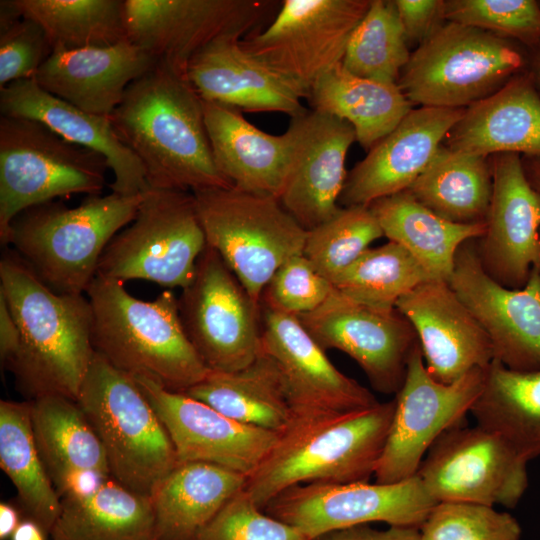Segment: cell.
I'll return each instance as SVG.
<instances>
[{"instance_id": "1", "label": "cell", "mask_w": 540, "mask_h": 540, "mask_svg": "<svg viewBox=\"0 0 540 540\" xmlns=\"http://www.w3.org/2000/svg\"><path fill=\"white\" fill-rule=\"evenodd\" d=\"M109 118L140 161L149 188L232 187L216 166L203 99L188 78L157 64L130 84Z\"/></svg>"}, {"instance_id": "2", "label": "cell", "mask_w": 540, "mask_h": 540, "mask_svg": "<svg viewBox=\"0 0 540 540\" xmlns=\"http://www.w3.org/2000/svg\"><path fill=\"white\" fill-rule=\"evenodd\" d=\"M0 294L20 332L5 366L29 400L63 396L77 401L94 358L92 309L86 295L60 294L8 247L0 259Z\"/></svg>"}, {"instance_id": "3", "label": "cell", "mask_w": 540, "mask_h": 540, "mask_svg": "<svg viewBox=\"0 0 540 540\" xmlns=\"http://www.w3.org/2000/svg\"><path fill=\"white\" fill-rule=\"evenodd\" d=\"M85 295L94 351L116 369L174 392H185L210 372L186 335L171 289L146 301L123 282L96 276Z\"/></svg>"}, {"instance_id": "4", "label": "cell", "mask_w": 540, "mask_h": 540, "mask_svg": "<svg viewBox=\"0 0 540 540\" xmlns=\"http://www.w3.org/2000/svg\"><path fill=\"white\" fill-rule=\"evenodd\" d=\"M395 399L359 411L296 419L247 478L244 490L264 510L284 490L309 483H353L374 475Z\"/></svg>"}, {"instance_id": "5", "label": "cell", "mask_w": 540, "mask_h": 540, "mask_svg": "<svg viewBox=\"0 0 540 540\" xmlns=\"http://www.w3.org/2000/svg\"><path fill=\"white\" fill-rule=\"evenodd\" d=\"M142 193L90 195L76 207L51 201L12 221L5 247L12 249L53 291L84 295L113 237L135 218Z\"/></svg>"}, {"instance_id": "6", "label": "cell", "mask_w": 540, "mask_h": 540, "mask_svg": "<svg viewBox=\"0 0 540 540\" xmlns=\"http://www.w3.org/2000/svg\"><path fill=\"white\" fill-rule=\"evenodd\" d=\"M77 403L103 446L111 478L150 497L179 462L162 421L135 379L95 352Z\"/></svg>"}, {"instance_id": "7", "label": "cell", "mask_w": 540, "mask_h": 540, "mask_svg": "<svg viewBox=\"0 0 540 540\" xmlns=\"http://www.w3.org/2000/svg\"><path fill=\"white\" fill-rule=\"evenodd\" d=\"M528 49L446 21L411 52L397 85L415 106L465 109L527 70Z\"/></svg>"}, {"instance_id": "8", "label": "cell", "mask_w": 540, "mask_h": 540, "mask_svg": "<svg viewBox=\"0 0 540 540\" xmlns=\"http://www.w3.org/2000/svg\"><path fill=\"white\" fill-rule=\"evenodd\" d=\"M108 170L101 154L65 140L41 122L1 116V244L24 210L72 194H101Z\"/></svg>"}, {"instance_id": "9", "label": "cell", "mask_w": 540, "mask_h": 540, "mask_svg": "<svg viewBox=\"0 0 540 540\" xmlns=\"http://www.w3.org/2000/svg\"><path fill=\"white\" fill-rule=\"evenodd\" d=\"M192 193L207 245L220 254L261 307L263 290L275 271L303 253L307 230L274 196L234 187Z\"/></svg>"}, {"instance_id": "10", "label": "cell", "mask_w": 540, "mask_h": 540, "mask_svg": "<svg viewBox=\"0 0 540 540\" xmlns=\"http://www.w3.org/2000/svg\"><path fill=\"white\" fill-rule=\"evenodd\" d=\"M206 246L193 193L148 187L135 218L104 250L96 276L183 289Z\"/></svg>"}, {"instance_id": "11", "label": "cell", "mask_w": 540, "mask_h": 540, "mask_svg": "<svg viewBox=\"0 0 540 540\" xmlns=\"http://www.w3.org/2000/svg\"><path fill=\"white\" fill-rule=\"evenodd\" d=\"M183 328L210 371L234 372L261 353V307L210 246L178 298Z\"/></svg>"}, {"instance_id": "12", "label": "cell", "mask_w": 540, "mask_h": 540, "mask_svg": "<svg viewBox=\"0 0 540 540\" xmlns=\"http://www.w3.org/2000/svg\"><path fill=\"white\" fill-rule=\"evenodd\" d=\"M273 0H125L128 39L187 78L191 60L223 38L243 39L279 6Z\"/></svg>"}, {"instance_id": "13", "label": "cell", "mask_w": 540, "mask_h": 540, "mask_svg": "<svg viewBox=\"0 0 540 540\" xmlns=\"http://www.w3.org/2000/svg\"><path fill=\"white\" fill-rule=\"evenodd\" d=\"M371 0H283L273 21L241 40L243 48L307 95L342 62Z\"/></svg>"}, {"instance_id": "14", "label": "cell", "mask_w": 540, "mask_h": 540, "mask_svg": "<svg viewBox=\"0 0 540 540\" xmlns=\"http://www.w3.org/2000/svg\"><path fill=\"white\" fill-rule=\"evenodd\" d=\"M485 369L475 368L450 384L438 382L427 371L420 343L416 345L395 397L391 427L374 473L377 483L401 482L416 475L439 436L465 423L483 388Z\"/></svg>"}, {"instance_id": "15", "label": "cell", "mask_w": 540, "mask_h": 540, "mask_svg": "<svg viewBox=\"0 0 540 540\" xmlns=\"http://www.w3.org/2000/svg\"><path fill=\"white\" fill-rule=\"evenodd\" d=\"M436 504L415 475L389 484L364 481L295 485L272 499L264 511L312 540L370 522L419 528Z\"/></svg>"}, {"instance_id": "16", "label": "cell", "mask_w": 540, "mask_h": 540, "mask_svg": "<svg viewBox=\"0 0 540 540\" xmlns=\"http://www.w3.org/2000/svg\"><path fill=\"white\" fill-rule=\"evenodd\" d=\"M527 464L497 434L462 423L439 436L416 475L437 503L514 508L528 488Z\"/></svg>"}, {"instance_id": "17", "label": "cell", "mask_w": 540, "mask_h": 540, "mask_svg": "<svg viewBox=\"0 0 540 540\" xmlns=\"http://www.w3.org/2000/svg\"><path fill=\"white\" fill-rule=\"evenodd\" d=\"M297 317L323 350L337 349L354 359L374 390L384 394L400 390L419 340L396 308L360 304L334 288L320 307Z\"/></svg>"}, {"instance_id": "18", "label": "cell", "mask_w": 540, "mask_h": 540, "mask_svg": "<svg viewBox=\"0 0 540 540\" xmlns=\"http://www.w3.org/2000/svg\"><path fill=\"white\" fill-rule=\"evenodd\" d=\"M448 283L487 333L493 360L516 371L540 369V268L523 288H506L484 270L472 239L457 250Z\"/></svg>"}, {"instance_id": "19", "label": "cell", "mask_w": 540, "mask_h": 540, "mask_svg": "<svg viewBox=\"0 0 540 540\" xmlns=\"http://www.w3.org/2000/svg\"><path fill=\"white\" fill-rule=\"evenodd\" d=\"M261 352L276 364L294 420L364 410L375 396L339 371L295 315L261 306Z\"/></svg>"}, {"instance_id": "20", "label": "cell", "mask_w": 540, "mask_h": 540, "mask_svg": "<svg viewBox=\"0 0 540 540\" xmlns=\"http://www.w3.org/2000/svg\"><path fill=\"white\" fill-rule=\"evenodd\" d=\"M134 379L162 421L179 463L215 464L248 478L280 438L281 433L233 420L146 377Z\"/></svg>"}, {"instance_id": "21", "label": "cell", "mask_w": 540, "mask_h": 540, "mask_svg": "<svg viewBox=\"0 0 540 540\" xmlns=\"http://www.w3.org/2000/svg\"><path fill=\"white\" fill-rule=\"evenodd\" d=\"M492 196L486 230L476 239L477 252L487 274L510 289L523 288L540 268V193L528 182L521 155L489 156Z\"/></svg>"}, {"instance_id": "22", "label": "cell", "mask_w": 540, "mask_h": 540, "mask_svg": "<svg viewBox=\"0 0 540 540\" xmlns=\"http://www.w3.org/2000/svg\"><path fill=\"white\" fill-rule=\"evenodd\" d=\"M289 172L278 197L285 210L307 231L333 216L347 171L345 160L356 141L353 127L337 117L306 109L294 116Z\"/></svg>"}, {"instance_id": "23", "label": "cell", "mask_w": 540, "mask_h": 540, "mask_svg": "<svg viewBox=\"0 0 540 540\" xmlns=\"http://www.w3.org/2000/svg\"><path fill=\"white\" fill-rule=\"evenodd\" d=\"M465 109L420 106L347 173L339 206H365L407 190L427 168Z\"/></svg>"}, {"instance_id": "24", "label": "cell", "mask_w": 540, "mask_h": 540, "mask_svg": "<svg viewBox=\"0 0 540 540\" xmlns=\"http://www.w3.org/2000/svg\"><path fill=\"white\" fill-rule=\"evenodd\" d=\"M395 307L413 325L427 371L438 382L450 384L493 360L487 333L447 281H426Z\"/></svg>"}, {"instance_id": "25", "label": "cell", "mask_w": 540, "mask_h": 540, "mask_svg": "<svg viewBox=\"0 0 540 540\" xmlns=\"http://www.w3.org/2000/svg\"><path fill=\"white\" fill-rule=\"evenodd\" d=\"M241 40L219 39L191 60L187 78L201 98L242 112L303 113L307 93L246 51Z\"/></svg>"}, {"instance_id": "26", "label": "cell", "mask_w": 540, "mask_h": 540, "mask_svg": "<svg viewBox=\"0 0 540 540\" xmlns=\"http://www.w3.org/2000/svg\"><path fill=\"white\" fill-rule=\"evenodd\" d=\"M157 64L126 39L106 47L53 51L33 79L45 91L88 113L110 117L130 84Z\"/></svg>"}, {"instance_id": "27", "label": "cell", "mask_w": 540, "mask_h": 540, "mask_svg": "<svg viewBox=\"0 0 540 540\" xmlns=\"http://www.w3.org/2000/svg\"><path fill=\"white\" fill-rule=\"evenodd\" d=\"M0 113L41 122L65 140L101 154L113 175L111 192L131 196L148 188L140 161L122 143L109 117L88 113L50 94L34 79L0 89Z\"/></svg>"}, {"instance_id": "28", "label": "cell", "mask_w": 540, "mask_h": 540, "mask_svg": "<svg viewBox=\"0 0 540 540\" xmlns=\"http://www.w3.org/2000/svg\"><path fill=\"white\" fill-rule=\"evenodd\" d=\"M29 401L34 440L61 499L88 494L111 477L103 446L77 401Z\"/></svg>"}, {"instance_id": "29", "label": "cell", "mask_w": 540, "mask_h": 540, "mask_svg": "<svg viewBox=\"0 0 540 540\" xmlns=\"http://www.w3.org/2000/svg\"><path fill=\"white\" fill-rule=\"evenodd\" d=\"M204 120L216 166L232 187L279 197L291 161L294 133L271 135L249 122L242 111L204 101Z\"/></svg>"}, {"instance_id": "30", "label": "cell", "mask_w": 540, "mask_h": 540, "mask_svg": "<svg viewBox=\"0 0 540 540\" xmlns=\"http://www.w3.org/2000/svg\"><path fill=\"white\" fill-rule=\"evenodd\" d=\"M444 144L484 157L498 153L540 155V94L527 70L465 108Z\"/></svg>"}, {"instance_id": "31", "label": "cell", "mask_w": 540, "mask_h": 540, "mask_svg": "<svg viewBox=\"0 0 540 540\" xmlns=\"http://www.w3.org/2000/svg\"><path fill=\"white\" fill-rule=\"evenodd\" d=\"M246 480L215 464L178 463L150 496L153 540H195L225 503L245 487Z\"/></svg>"}, {"instance_id": "32", "label": "cell", "mask_w": 540, "mask_h": 540, "mask_svg": "<svg viewBox=\"0 0 540 540\" xmlns=\"http://www.w3.org/2000/svg\"><path fill=\"white\" fill-rule=\"evenodd\" d=\"M389 241L406 248L433 279H450L459 247L479 239L485 223L456 224L436 215L404 190L368 206Z\"/></svg>"}, {"instance_id": "33", "label": "cell", "mask_w": 540, "mask_h": 540, "mask_svg": "<svg viewBox=\"0 0 540 540\" xmlns=\"http://www.w3.org/2000/svg\"><path fill=\"white\" fill-rule=\"evenodd\" d=\"M182 393L233 420L277 433L284 432L294 421L279 370L263 352L238 371H210Z\"/></svg>"}, {"instance_id": "34", "label": "cell", "mask_w": 540, "mask_h": 540, "mask_svg": "<svg viewBox=\"0 0 540 540\" xmlns=\"http://www.w3.org/2000/svg\"><path fill=\"white\" fill-rule=\"evenodd\" d=\"M312 110L348 122L356 141L369 151L413 109L397 84L355 76L342 64L323 74L310 88Z\"/></svg>"}, {"instance_id": "35", "label": "cell", "mask_w": 540, "mask_h": 540, "mask_svg": "<svg viewBox=\"0 0 540 540\" xmlns=\"http://www.w3.org/2000/svg\"><path fill=\"white\" fill-rule=\"evenodd\" d=\"M470 413L528 462L540 456V369L516 371L492 360Z\"/></svg>"}, {"instance_id": "36", "label": "cell", "mask_w": 540, "mask_h": 540, "mask_svg": "<svg viewBox=\"0 0 540 540\" xmlns=\"http://www.w3.org/2000/svg\"><path fill=\"white\" fill-rule=\"evenodd\" d=\"M61 501V513L50 532L52 540H153L151 497L112 478L88 494Z\"/></svg>"}, {"instance_id": "37", "label": "cell", "mask_w": 540, "mask_h": 540, "mask_svg": "<svg viewBox=\"0 0 540 540\" xmlns=\"http://www.w3.org/2000/svg\"><path fill=\"white\" fill-rule=\"evenodd\" d=\"M492 185L490 157L441 144L427 168L407 190L449 222L477 224L486 221Z\"/></svg>"}, {"instance_id": "38", "label": "cell", "mask_w": 540, "mask_h": 540, "mask_svg": "<svg viewBox=\"0 0 540 540\" xmlns=\"http://www.w3.org/2000/svg\"><path fill=\"white\" fill-rule=\"evenodd\" d=\"M0 467L15 486L23 519L34 521L50 536L62 501L34 440L29 400L0 401Z\"/></svg>"}, {"instance_id": "39", "label": "cell", "mask_w": 540, "mask_h": 540, "mask_svg": "<svg viewBox=\"0 0 540 540\" xmlns=\"http://www.w3.org/2000/svg\"><path fill=\"white\" fill-rule=\"evenodd\" d=\"M45 32L53 51L106 47L128 39L125 0H10Z\"/></svg>"}, {"instance_id": "40", "label": "cell", "mask_w": 540, "mask_h": 540, "mask_svg": "<svg viewBox=\"0 0 540 540\" xmlns=\"http://www.w3.org/2000/svg\"><path fill=\"white\" fill-rule=\"evenodd\" d=\"M432 279L406 248L388 241L368 248L332 284L354 302L392 309L402 296Z\"/></svg>"}, {"instance_id": "41", "label": "cell", "mask_w": 540, "mask_h": 540, "mask_svg": "<svg viewBox=\"0 0 540 540\" xmlns=\"http://www.w3.org/2000/svg\"><path fill=\"white\" fill-rule=\"evenodd\" d=\"M409 48L394 0H371L341 64L355 76L397 84L410 59Z\"/></svg>"}, {"instance_id": "42", "label": "cell", "mask_w": 540, "mask_h": 540, "mask_svg": "<svg viewBox=\"0 0 540 540\" xmlns=\"http://www.w3.org/2000/svg\"><path fill=\"white\" fill-rule=\"evenodd\" d=\"M382 236L383 231L369 207H340L325 222L307 231L303 255L333 283Z\"/></svg>"}, {"instance_id": "43", "label": "cell", "mask_w": 540, "mask_h": 540, "mask_svg": "<svg viewBox=\"0 0 540 540\" xmlns=\"http://www.w3.org/2000/svg\"><path fill=\"white\" fill-rule=\"evenodd\" d=\"M446 21L476 27L527 49L540 43V4L535 0H444Z\"/></svg>"}, {"instance_id": "44", "label": "cell", "mask_w": 540, "mask_h": 540, "mask_svg": "<svg viewBox=\"0 0 540 540\" xmlns=\"http://www.w3.org/2000/svg\"><path fill=\"white\" fill-rule=\"evenodd\" d=\"M422 540H522L517 520L493 506L439 502L419 527Z\"/></svg>"}, {"instance_id": "45", "label": "cell", "mask_w": 540, "mask_h": 540, "mask_svg": "<svg viewBox=\"0 0 540 540\" xmlns=\"http://www.w3.org/2000/svg\"><path fill=\"white\" fill-rule=\"evenodd\" d=\"M53 49L43 29L22 16L10 0L0 1V89L33 79Z\"/></svg>"}, {"instance_id": "46", "label": "cell", "mask_w": 540, "mask_h": 540, "mask_svg": "<svg viewBox=\"0 0 540 540\" xmlns=\"http://www.w3.org/2000/svg\"><path fill=\"white\" fill-rule=\"evenodd\" d=\"M334 290L302 254L286 260L265 286L261 306L299 316L320 307Z\"/></svg>"}, {"instance_id": "47", "label": "cell", "mask_w": 540, "mask_h": 540, "mask_svg": "<svg viewBox=\"0 0 540 540\" xmlns=\"http://www.w3.org/2000/svg\"><path fill=\"white\" fill-rule=\"evenodd\" d=\"M195 540H309L258 507L244 490L231 497Z\"/></svg>"}, {"instance_id": "48", "label": "cell", "mask_w": 540, "mask_h": 540, "mask_svg": "<svg viewBox=\"0 0 540 540\" xmlns=\"http://www.w3.org/2000/svg\"><path fill=\"white\" fill-rule=\"evenodd\" d=\"M409 47L421 45L446 20L444 0H394Z\"/></svg>"}, {"instance_id": "49", "label": "cell", "mask_w": 540, "mask_h": 540, "mask_svg": "<svg viewBox=\"0 0 540 540\" xmlns=\"http://www.w3.org/2000/svg\"><path fill=\"white\" fill-rule=\"evenodd\" d=\"M312 540H422L419 528L409 526H390L377 530L368 524L333 531Z\"/></svg>"}, {"instance_id": "50", "label": "cell", "mask_w": 540, "mask_h": 540, "mask_svg": "<svg viewBox=\"0 0 540 540\" xmlns=\"http://www.w3.org/2000/svg\"><path fill=\"white\" fill-rule=\"evenodd\" d=\"M20 345V332L11 310L0 294V358L6 366L16 355Z\"/></svg>"}, {"instance_id": "51", "label": "cell", "mask_w": 540, "mask_h": 540, "mask_svg": "<svg viewBox=\"0 0 540 540\" xmlns=\"http://www.w3.org/2000/svg\"><path fill=\"white\" fill-rule=\"evenodd\" d=\"M23 516L19 508L11 503H0V540L10 539Z\"/></svg>"}, {"instance_id": "52", "label": "cell", "mask_w": 540, "mask_h": 540, "mask_svg": "<svg viewBox=\"0 0 540 540\" xmlns=\"http://www.w3.org/2000/svg\"><path fill=\"white\" fill-rule=\"evenodd\" d=\"M47 537L37 523L29 519H23L10 540H47Z\"/></svg>"}, {"instance_id": "53", "label": "cell", "mask_w": 540, "mask_h": 540, "mask_svg": "<svg viewBox=\"0 0 540 540\" xmlns=\"http://www.w3.org/2000/svg\"><path fill=\"white\" fill-rule=\"evenodd\" d=\"M521 160L528 182L540 193V155L521 156Z\"/></svg>"}, {"instance_id": "54", "label": "cell", "mask_w": 540, "mask_h": 540, "mask_svg": "<svg viewBox=\"0 0 540 540\" xmlns=\"http://www.w3.org/2000/svg\"><path fill=\"white\" fill-rule=\"evenodd\" d=\"M527 72L529 73L536 90L540 94V43L533 48L528 49Z\"/></svg>"}, {"instance_id": "55", "label": "cell", "mask_w": 540, "mask_h": 540, "mask_svg": "<svg viewBox=\"0 0 540 540\" xmlns=\"http://www.w3.org/2000/svg\"><path fill=\"white\" fill-rule=\"evenodd\" d=\"M539 4H540V1H539Z\"/></svg>"}]
</instances>
